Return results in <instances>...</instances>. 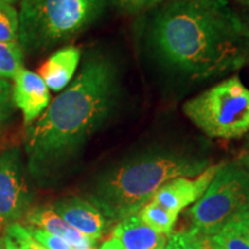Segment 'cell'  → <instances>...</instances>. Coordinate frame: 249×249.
<instances>
[{"mask_svg": "<svg viewBox=\"0 0 249 249\" xmlns=\"http://www.w3.org/2000/svg\"><path fill=\"white\" fill-rule=\"evenodd\" d=\"M152 70L183 88L239 71L249 61V31L226 0H172L143 23Z\"/></svg>", "mask_w": 249, "mask_h": 249, "instance_id": "1", "label": "cell"}, {"mask_svg": "<svg viewBox=\"0 0 249 249\" xmlns=\"http://www.w3.org/2000/svg\"><path fill=\"white\" fill-rule=\"evenodd\" d=\"M123 98V71L113 55L91 52L79 74L43 114L26 127L24 150L34 176L67 163L114 116Z\"/></svg>", "mask_w": 249, "mask_h": 249, "instance_id": "2", "label": "cell"}, {"mask_svg": "<svg viewBox=\"0 0 249 249\" xmlns=\"http://www.w3.org/2000/svg\"><path fill=\"white\" fill-rule=\"evenodd\" d=\"M209 167L200 152L172 145H156L124 158L96 181L93 204L107 216L123 220L149 203L164 183L193 178Z\"/></svg>", "mask_w": 249, "mask_h": 249, "instance_id": "3", "label": "cell"}, {"mask_svg": "<svg viewBox=\"0 0 249 249\" xmlns=\"http://www.w3.org/2000/svg\"><path fill=\"white\" fill-rule=\"evenodd\" d=\"M107 0H21L18 44L43 53L70 42L104 14Z\"/></svg>", "mask_w": 249, "mask_h": 249, "instance_id": "4", "label": "cell"}, {"mask_svg": "<svg viewBox=\"0 0 249 249\" xmlns=\"http://www.w3.org/2000/svg\"><path fill=\"white\" fill-rule=\"evenodd\" d=\"M183 113L213 139H239L249 132V89L231 76L183 104Z\"/></svg>", "mask_w": 249, "mask_h": 249, "instance_id": "5", "label": "cell"}, {"mask_svg": "<svg viewBox=\"0 0 249 249\" xmlns=\"http://www.w3.org/2000/svg\"><path fill=\"white\" fill-rule=\"evenodd\" d=\"M249 205V172L240 163H223L203 196L189 210L192 231L210 236Z\"/></svg>", "mask_w": 249, "mask_h": 249, "instance_id": "6", "label": "cell"}, {"mask_svg": "<svg viewBox=\"0 0 249 249\" xmlns=\"http://www.w3.org/2000/svg\"><path fill=\"white\" fill-rule=\"evenodd\" d=\"M31 201L20 148H6L0 151V226H8L26 216Z\"/></svg>", "mask_w": 249, "mask_h": 249, "instance_id": "7", "label": "cell"}, {"mask_svg": "<svg viewBox=\"0 0 249 249\" xmlns=\"http://www.w3.org/2000/svg\"><path fill=\"white\" fill-rule=\"evenodd\" d=\"M222 164L211 165L194 179L181 177L170 180L156 192L151 201L172 213H179L186 207L197 202L203 196Z\"/></svg>", "mask_w": 249, "mask_h": 249, "instance_id": "8", "label": "cell"}, {"mask_svg": "<svg viewBox=\"0 0 249 249\" xmlns=\"http://www.w3.org/2000/svg\"><path fill=\"white\" fill-rule=\"evenodd\" d=\"M12 97L15 107L22 112L26 127L35 123L51 103L50 90L42 77L24 67L14 76Z\"/></svg>", "mask_w": 249, "mask_h": 249, "instance_id": "9", "label": "cell"}, {"mask_svg": "<svg viewBox=\"0 0 249 249\" xmlns=\"http://www.w3.org/2000/svg\"><path fill=\"white\" fill-rule=\"evenodd\" d=\"M52 208L68 225L88 238L97 241L102 236L105 219L101 210L91 202L71 196L60 198Z\"/></svg>", "mask_w": 249, "mask_h": 249, "instance_id": "10", "label": "cell"}, {"mask_svg": "<svg viewBox=\"0 0 249 249\" xmlns=\"http://www.w3.org/2000/svg\"><path fill=\"white\" fill-rule=\"evenodd\" d=\"M81 60V50L68 45L57 50L38 70V75L49 90L60 92L66 89L75 75Z\"/></svg>", "mask_w": 249, "mask_h": 249, "instance_id": "11", "label": "cell"}, {"mask_svg": "<svg viewBox=\"0 0 249 249\" xmlns=\"http://www.w3.org/2000/svg\"><path fill=\"white\" fill-rule=\"evenodd\" d=\"M26 222L31 226L58 235L66 240L73 249H95L96 240L88 238L68 225L54 209L49 205L35 207L26 213Z\"/></svg>", "mask_w": 249, "mask_h": 249, "instance_id": "12", "label": "cell"}, {"mask_svg": "<svg viewBox=\"0 0 249 249\" xmlns=\"http://www.w3.org/2000/svg\"><path fill=\"white\" fill-rule=\"evenodd\" d=\"M113 236L124 249H164L167 242L166 235L145 225L138 214L121 220L114 229Z\"/></svg>", "mask_w": 249, "mask_h": 249, "instance_id": "13", "label": "cell"}, {"mask_svg": "<svg viewBox=\"0 0 249 249\" xmlns=\"http://www.w3.org/2000/svg\"><path fill=\"white\" fill-rule=\"evenodd\" d=\"M205 238L213 249H249L248 227L236 214L217 233Z\"/></svg>", "mask_w": 249, "mask_h": 249, "instance_id": "14", "label": "cell"}, {"mask_svg": "<svg viewBox=\"0 0 249 249\" xmlns=\"http://www.w3.org/2000/svg\"><path fill=\"white\" fill-rule=\"evenodd\" d=\"M138 217L156 232L170 235L177 222L178 213H172L156 202L150 201L139 211Z\"/></svg>", "mask_w": 249, "mask_h": 249, "instance_id": "15", "label": "cell"}, {"mask_svg": "<svg viewBox=\"0 0 249 249\" xmlns=\"http://www.w3.org/2000/svg\"><path fill=\"white\" fill-rule=\"evenodd\" d=\"M23 50L18 43H0V79H14L23 67Z\"/></svg>", "mask_w": 249, "mask_h": 249, "instance_id": "16", "label": "cell"}, {"mask_svg": "<svg viewBox=\"0 0 249 249\" xmlns=\"http://www.w3.org/2000/svg\"><path fill=\"white\" fill-rule=\"evenodd\" d=\"M18 14L12 5L0 4V43H18Z\"/></svg>", "mask_w": 249, "mask_h": 249, "instance_id": "17", "label": "cell"}, {"mask_svg": "<svg viewBox=\"0 0 249 249\" xmlns=\"http://www.w3.org/2000/svg\"><path fill=\"white\" fill-rule=\"evenodd\" d=\"M6 235L11 239L17 249H46L31 236L26 226L18 223L8 225Z\"/></svg>", "mask_w": 249, "mask_h": 249, "instance_id": "18", "label": "cell"}, {"mask_svg": "<svg viewBox=\"0 0 249 249\" xmlns=\"http://www.w3.org/2000/svg\"><path fill=\"white\" fill-rule=\"evenodd\" d=\"M14 102L12 97V85L7 80L0 79V133L7 126L14 114Z\"/></svg>", "mask_w": 249, "mask_h": 249, "instance_id": "19", "label": "cell"}, {"mask_svg": "<svg viewBox=\"0 0 249 249\" xmlns=\"http://www.w3.org/2000/svg\"><path fill=\"white\" fill-rule=\"evenodd\" d=\"M204 236L194 231L177 233L170 238L164 249H201Z\"/></svg>", "mask_w": 249, "mask_h": 249, "instance_id": "20", "label": "cell"}, {"mask_svg": "<svg viewBox=\"0 0 249 249\" xmlns=\"http://www.w3.org/2000/svg\"><path fill=\"white\" fill-rule=\"evenodd\" d=\"M26 229L31 236L46 249H73V247L60 236L51 234V233L43 231V230L31 225L26 226Z\"/></svg>", "mask_w": 249, "mask_h": 249, "instance_id": "21", "label": "cell"}, {"mask_svg": "<svg viewBox=\"0 0 249 249\" xmlns=\"http://www.w3.org/2000/svg\"><path fill=\"white\" fill-rule=\"evenodd\" d=\"M112 1L120 11L129 14H139L155 8L164 0H112Z\"/></svg>", "mask_w": 249, "mask_h": 249, "instance_id": "22", "label": "cell"}, {"mask_svg": "<svg viewBox=\"0 0 249 249\" xmlns=\"http://www.w3.org/2000/svg\"><path fill=\"white\" fill-rule=\"evenodd\" d=\"M99 249H124V246L121 245V242L113 236V238H111L110 240L105 241Z\"/></svg>", "mask_w": 249, "mask_h": 249, "instance_id": "23", "label": "cell"}, {"mask_svg": "<svg viewBox=\"0 0 249 249\" xmlns=\"http://www.w3.org/2000/svg\"><path fill=\"white\" fill-rule=\"evenodd\" d=\"M240 164L249 172V138L246 143V147L240 156Z\"/></svg>", "mask_w": 249, "mask_h": 249, "instance_id": "24", "label": "cell"}, {"mask_svg": "<svg viewBox=\"0 0 249 249\" xmlns=\"http://www.w3.org/2000/svg\"><path fill=\"white\" fill-rule=\"evenodd\" d=\"M244 5V8H242V12H241V15H239L241 18L242 23L245 24V27L247 28V30L249 31V1L245 2Z\"/></svg>", "mask_w": 249, "mask_h": 249, "instance_id": "25", "label": "cell"}, {"mask_svg": "<svg viewBox=\"0 0 249 249\" xmlns=\"http://www.w3.org/2000/svg\"><path fill=\"white\" fill-rule=\"evenodd\" d=\"M240 219L246 224V226L248 227V231H249V205L246 209H244L242 211H240L238 214H236Z\"/></svg>", "mask_w": 249, "mask_h": 249, "instance_id": "26", "label": "cell"}, {"mask_svg": "<svg viewBox=\"0 0 249 249\" xmlns=\"http://www.w3.org/2000/svg\"><path fill=\"white\" fill-rule=\"evenodd\" d=\"M201 249H213V248L210 247L209 244H208V240H207V238H205V236H204V240H203V244H202Z\"/></svg>", "mask_w": 249, "mask_h": 249, "instance_id": "27", "label": "cell"}, {"mask_svg": "<svg viewBox=\"0 0 249 249\" xmlns=\"http://www.w3.org/2000/svg\"><path fill=\"white\" fill-rule=\"evenodd\" d=\"M15 1H18V0H0V4H7V5H12V4H14Z\"/></svg>", "mask_w": 249, "mask_h": 249, "instance_id": "28", "label": "cell"}, {"mask_svg": "<svg viewBox=\"0 0 249 249\" xmlns=\"http://www.w3.org/2000/svg\"><path fill=\"white\" fill-rule=\"evenodd\" d=\"M235 1H238V2H241V4H245V2L249 1V0H235Z\"/></svg>", "mask_w": 249, "mask_h": 249, "instance_id": "29", "label": "cell"}, {"mask_svg": "<svg viewBox=\"0 0 249 249\" xmlns=\"http://www.w3.org/2000/svg\"><path fill=\"white\" fill-rule=\"evenodd\" d=\"M0 249H5V248H4V244H2V241H0Z\"/></svg>", "mask_w": 249, "mask_h": 249, "instance_id": "30", "label": "cell"}]
</instances>
